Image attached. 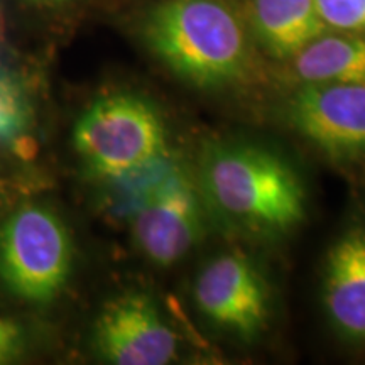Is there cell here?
Returning <instances> with one entry per match:
<instances>
[{"label": "cell", "instance_id": "obj_15", "mask_svg": "<svg viewBox=\"0 0 365 365\" xmlns=\"http://www.w3.org/2000/svg\"><path fill=\"white\" fill-rule=\"evenodd\" d=\"M34 2L49 4V6H54V4H63V2H66V0H34Z\"/></svg>", "mask_w": 365, "mask_h": 365}, {"label": "cell", "instance_id": "obj_14", "mask_svg": "<svg viewBox=\"0 0 365 365\" xmlns=\"http://www.w3.org/2000/svg\"><path fill=\"white\" fill-rule=\"evenodd\" d=\"M24 346V333L17 323L0 318V364L12 362Z\"/></svg>", "mask_w": 365, "mask_h": 365}, {"label": "cell", "instance_id": "obj_10", "mask_svg": "<svg viewBox=\"0 0 365 365\" xmlns=\"http://www.w3.org/2000/svg\"><path fill=\"white\" fill-rule=\"evenodd\" d=\"M250 22L264 48L279 59L293 58L327 31L314 0H252Z\"/></svg>", "mask_w": 365, "mask_h": 365}, {"label": "cell", "instance_id": "obj_9", "mask_svg": "<svg viewBox=\"0 0 365 365\" xmlns=\"http://www.w3.org/2000/svg\"><path fill=\"white\" fill-rule=\"evenodd\" d=\"M322 291L336 335L349 345H365V223H354L333 242Z\"/></svg>", "mask_w": 365, "mask_h": 365}, {"label": "cell", "instance_id": "obj_2", "mask_svg": "<svg viewBox=\"0 0 365 365\" xmlns=\"http://www.w3.org/2000/svg\"><path fill=\"white\" fill-rule=\"evenodd\" d=\"M144 34L164 65L198 88L232 85L249 70L244 26L223 0H163Z\"/></svg>", "mask_w": 365, "mask_h": 365}, {"label": "cell", "instance_id": "obj_13", "mask_svg": "<svg viewBox=\"0 0 365 365\" xmlns=\"http://www.w3.org/2000/svg\"><path fill=\"white\" fill-rule=\"evenodd\" d=\"M327 29L365 34V0H314Z\"/></svg>", "mask_w": 365, "mask_h": 365}, {"label": "cell", "instance_id": "obj_4", "mask_svg": "<svg viewBox=\"0 0 365 365\" xmlns=\"http://www.w3.org/2000/svg\"><path fill=\"white\" fill-rule=\"evenodd\" d=\"M71 266V237L51 210L26 205L0 227V279L19 298L53 301L65 287Z\"/></svg>", "mask_w": 365, "mask_h": 365}, {"label": "cell", "instance_id": "obj_12", "mask_svg": "<svg viewBox=\"0 0 365 365\" xmlns=\"http://www.w3.org/2000/svg\"><path fill=\"white\" fill-rule=\"evenodd\" d=\"M33 112L24 90L0 71V144H11L29 130Z\"/></svg>", "mask_w": 365, "mask_h": 365}, {"label": "cell", "instance_id": "obj_1", "mask_svg": "<svg viewBox=\"0 0 365 365\" xmlns=\"http://www.w3.org/2000/svg\"><path fill=\"white\" fill-rule=\"evenodd\" d=\"M200 186L210 207L245 234L284 235L307 215L303 182L286 161L252 144L205 148Z\"/></svg>", "mask_w": 365, "mask_h": 365}, {"label": "cell", "instance_id": "obj_7", "mask_svg": "<svg viewBox=\"0 0 365 365\" xmlns=\"http://www.w3.org/2000/svg\"><path fill=\"white\" fill-rule=\"evenodd\" d=\"M198 190L181 168L150 186L132 217L135 244L149 262L170 267L181 261L202 235V205Z\"/></svg>", "mask_w": 365, "mask_h": 365}, {"label": "cell", "instance_id": "obj_6", "mask_svg": "<svg viewBox=\"0 0 365 365\" xmlns=\"http://www.w3.org/2000/svg\"><path fill=\"white\" fill-rule=\"evenodd\" d=\"M286 117L333 161L365 163V83L301 85L287 100Z\"/></svg>", "mask_w": 365, "mask_h": 365}, {"label": "cell", "instance_id": "obj_11", "mask_svg": "<svg viewBox=\"0 0 365 365\" xmlns=\"http://www.w3.org/2000/svg\"><path fill=\"white\" fill-rule=\"evenodd\" d=\"M291 59L301 85L365 83V34L325 31Z\"/></svg>", "mask_w": 365, "mask_h": 365}, {"label": "cell", "instance_id": "obj_8", "mask_svg": "<svg viewBox=\"0 0 365 365\" xmlns=\"http://www.w3.org/2000/svg\"><path fill=\"white\" fill-rule=\"evenodd\" d=\"M93 345L105 362L168 365L178 359V336L156 301L140 291L113 296L93 325Z\"/></svg>", "mask_w": 365, "mask_h": 365}, {"label": "cell", "instance_id": "obj_5", "mask_svg": "<svg viewBox=\"0 0 365 365\" xmlns=\"http://www.w3.org/2000/svg\"><path fill=\"white\" fill-rule=\"evenodd\" d=\"M196 307L210 323L235 339L252 341L266 331L271 293L252 259L240 252L213 257L195 282Z\"/></svg>", "mask_w": 365, "mask_h": 365}, {"label": "cell", "instance_id": "obj_3", "mask_svg": "<svg viewBox=\"0 0 365 365\" xmlns=\"http://www.w3.org/2000/svg\"><path fill=\"white\" fill-rule=\"evenodd\" d=\"M73 144L95 176L118 180L161 161L166 125L149 100L112 93L85 108L73 129Z\"/></svg>", "mask_w": 365, "mask_h": 365}]
</instances>
